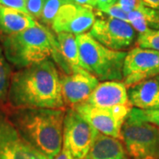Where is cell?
<instances>
[{"label":"cell","instance_id":"6da1fadb","mask_svg":"<svg viewBox=\"0 0 159 159\" xmlns=\"http://www.w3.org/2000/svg\"><path fill=\"white\" fill-rule=\"evenodd\" d=\"M13 108L64 109L60 74L47 58L12 74L8 93Z\"/></svg>","mask_w":159,"mask_h":159},{"label":"cell","instance_id":"7a4b0ae2","mask_svg":"<svg viewBox=\"0 0 159 159\" xmlns=\"http://www.w3.org/2000/svg\"><path fill=\"white\" fill-rule=\"evenodd\" d=\"M64 109L13 108L8 118L23 136L48 159L62 149Z\"/></svg>","mask_w":159,"mask_h":159},{"label":"cell","instance_id":"3957f363","mask_svg":"<svg viewBox=\"0 0 159 159\" xmlns=\"http://www.w3.org/2000/svg\"><path fill=\"white\" fill-rule=\"evenodd\" d=\"M56 36L41 23L16 34L1 36L0 41L8 62L22 69L51 56Z\"/></svg>","mask_w":159,"mask_h":159},{"label":"cell","instance_id":"277c9868","mask_svg":"<svg viewBox=\"0 0 159 159\" xmlns=\"http://www.w3.org/2000/svg\"><path fill=\"white\" fill-rule=\"evenodd\" d=\"M76 40L82 68L99 80H123L124 62L127 52L109 49L89 33L76 35Z\"/></svg>","mask_w":159,"mask_h":159},{"label":"cell","instance_id":"5b68a950","mask_svg":"<svg viewBox=\"0 0 159 159\" xmlns=\"http://www.w3.org/2000/svg\"><path fill=\"white\" fill-rule=\"evenodd\" d=\"M121 135L132 159H159V126L125 120Z\"/></svg>","mask_w":159,"mask_h":159},{"label":"cell","instance_id":"8992f818","mask_svg":"<svg viewBox=\"0 0 159 159\" xmlns=\"http://www.w3.org/2000/svg\"><path fill=\"white\" fill-rule=\"evenodd\" d=\"M98 134V131L87 122L74 108L66 111L63 146L68 149L74 159H84Z\"/></svg>","mask_w":159,"mask_h":159},{"label":"cell","instance_id":"52a82bcc","mask_svg":"<svg viewBox=\"0 0 159 159\" xmlns=\"http://www.w3.org/2000/svg\"><path fill=\"white\" fill-rule=\"evenodd\" d=\"M74 109L99 134L122 141V126L132 106L122 105L113 108H97L86 102H81Z\"/></svg>","mask_w":159,"mask_h":159},{"label":"cell","instance_id":"ba28073f","mask_svg":"<svg viewBox=\"0 0 159 159\" xmlns=\"http://www.w3.org/2000/svg\"><path fill=\"white\" fill-rule=\"evenodd\" d=\"M89 34L103 46L119 51L129 48L135 38V30L129 23L110 16L96 19Z\"/></svg>","mask_w":159,"mask_h":159},{"label":"cell","instance_id":"9c48e42d","mask_svg":"<svg viewBox=\"0 0 159 159\" xmlns=\"http://www.w3.org/2000/svg\"><path fill=\"white\" fill-rule=\"evenodd\" d=\"M0 159H48L23 136L8 116L0 113Z\"/></svg>","mask_w":159,"mask_h":159},{"label":"cell","instance_id":"30bf717a","mask_svg":"<svg viewBox=\"0 0 159 159\" xmlns=\"http://www.w3.org/2000/svg\"><path fill=\"white\" fill-rule=\"evenodd\" d=\"M157 76H159V51L135 47L127 52L124 62L122 80L126 87Z\"/></svg>","mask_w":159,"mask_h":159},{"label":"cell","instance_id":"8fae6325","mask_svg":"<svg viewBox=\"0 0 159 159\" xmlns=\"http://www.w3.org/2000/svg\"><path fill=\"white\" fill-rule=\"evenodd\" d=\"M96 20V15L90 7L66 3L63 5L51 24L52 29L58 33L78 35L90 29Z\"/></svg>","mask_w":159,"mask_h":159},{"label":"cell","instance_id":"7c38bea8","mask_svg":"<svg viewBox=\"0 0 159 159\" xmlns=\"http://www.w3.org/2000/svg\"><path fill=\"white\" fill-rule=\"evenodd\" d=\"M60 81L65 103L71 105L72 108L85 102L99 84V80L84 69L60 75Z\"/></svg>","mask_w":159,"mask_h":159},{"label":"cell","instance_id":"4fadbf2b","mask_svg":"<svg viewBox=\"0 0 159 159\" xmlns=\"http://www.w3.org/2000/svg\"><path fill=\"white\" fill-rule=\"evenodd\" d=\"M83 102L97 108H113L122 105H131L126 86L123 81L118 80H106L99 83Z\"/></svg>","mask_w":159,"mask_h":159},{"label":"cell","instance_id":"5bb4252c","mask_svg":"<svg viewBox=\"0 0 159 159\" xmlns=\"http://www.w3.org/2000/svg\"><path fill=\"white\" fill-rule=\"evenodd\" d=\"M51 56L63 74H73L83 69L80 66L79 47L74 34L58 33Z\"/></svg>","mask_w":159,"mask_h":159},{"label":"cell","instance_id":"9a60e30c","mask_svg":"<svg viewBox=\"0 0 159 159\" xmlns=\"http://www.w3.org/2000/svg\"><path fill=\"white\" fill-rule=\"evenodd\" d=\"M130 104L140 110L159 109V76L140 81L129 87Z\"/></svg>","mask_w":159,"mask_h":159},{"label":"cell","instance_id":"2e32d148","mask_svg":"<svg viewBox=\"0 0 159 159\" xmlns=\"http://www.w3.org/2000/svg\"><path fill=\"white\" fill-rule=\"evenodd\" d=\"M121 140L98 134L84 159H130Z\"/></svg>","mask_w":159,"mask_h":159},{"label":"cell","instance_id":"e0dca14e","mask_svg":"<svg viewBox=\"0 0 159 159\" xmlns=\"http://www.w3.org/2000/svg\"><path fill=\"white\" fill-rule=\"evenodd\" d=\"M35 23L36 20L27 12L0 6V37L21 32Z\"/></svg>","mask_w":159,"mask_h":159},{"label":"cell","instance_id":"ac0fdd59","mask_svg":"<svg viewBox=\"0 0 159 159\" xmlns=\"http://www.w3.org/2000/svg\"><path fill=\"white\" fill-rule=\"evenodd\" d=\"M11 76L10 64L6 59L3 47L0 45V103L8 98Z\"/></svg>","mask_w":159,"mask_h":159},{"label":"cell","instance_id":"d6986e66","mask_svg":"<svg viewBox=\"0 0 159 159\" xmlns=\"http://www.w3.org/2000/svg\"><path fill=\"white\" fill-rule=\"evenodd\" d=\"M125 120L130 122H147L159 126V109L157 110H140L132 108Z\"/></svg>","mask_w":159,"mask_h":159},{"label":"cell","instance_id":"ffe728a7","mask_svg":"<svg viewBox=\"0 0 159 159\" xmlns=\"http://www.w3.org/2000/svg\"><path fill=\"white\" fill-rule=\"evenodd\" d=\"M70 2H71L70 0H46L42 15L39 19L41 22L45 27H48L49 25L51 26L60 7L63 5Z\"/></svg>","mask_w":159,"mask_h":159},{"label":"cell","instance_id":"44dd1931","mask_svg":"<svg viewBox=\"0 0 159 159\" xmlns=\"http://www.w3.org/2000/svg\"><path fill=\"white\" fill-rule=\"evenodd\" d=\"M133 11L136 16L142 19L148 29L159 30V10L142 5Z\"/></svg>","mask_w":159,"mask_h":159},{"label":"cell","instance_id":"7402d4cb","mask_svg":"<svg viewBox=\"0 0 159 159\" xmlns=\"http://www.w3.org/2000/svg\"><path fill=\"white\" fill-rule=\"evenodd\" d=\"M137 47L159 51V30L148 29L139 34L136 40Z\"/></svg>","mask_w":159,"mask_h":159},{"label":"cell","instance_id":"603a6c76","mask_svg":"<svg viewBox=\"0 0 159 159\" xmlns=\"http://www.w3.org/2000/svg\"><path fill=\"white\" fill-rule=\"evenodd\" d=\"M46 0H27V11L34 19L39 20L43 12V9Z\"/></svg>","mask_w":159,"mask_h":159},{"label":"cell","instance_id":"cb8c5ba5","mask_svg":"<svg viewBox=\"0 0 159 159\" xmlns=\"http://www.w3.org/2000/svg\"><path fill=\"white\" fill-rule=\"evenodd\" d=\"M103 13H105L107 16L110 17L115 18L118 20H121L123 21L128 22V17H127V12H125L118 3H116L115 5L112 6H111L110 8H108L107 10H105L104 11H102Z\"/></svg>","mask_w":159,"mask_h":159},{"label":"cell","instance_id":"d4e9b609","mask_svg":"<svg viewBox=\"0 0 159 159\" xmlns=\"http://www.w3.org/2000/svg\"><path fill=\"white\" fill-rule=\"evenodd\" d=\"M26 3L27 0H0V6H6L28 13Z\"/></svg>","mask_w":159,"mask_h":159},{"label":"cell","instance_id":"484cf974","mask_svg":"<svg viewBox=\"0 0 159 159\" xmlns=\"http://www.w3.org/2000/svg\"><path fill=\"white\" fill-rule=\"evenodd\" d=\"M117 3L127 13L136 10L140 6L144 5L142 0H118Z\"/></svg>","mask_w":159,"mask_h":159},{"label":"cell","instance_id":"4316f807","mask_svg":"<svg viewBox=\"0 0 159 159\" xmlns=\"http://www.w3.org/2000/svg\"><path fill=\"white\" fill-rule=\"evenodd\" d=\"M118 2V0H92L91 8H95L99 11H104Z\"/></svg>","mask_w":159,"mask_h":159},{"label":"cell","instance_id":"83f0119b","mask_svg":"<svg viewBox=\"0 0 159 159\" xmlns=\"http://www.w3.org/2000/svg\"><path fill=\"white\" fill-rule=\"evenodd\" d=\"M53 159H74V157H72V155L68 151V149L63 146L61 151L57 154V156Z\"/></svg>","mask_w":159,"mask_h":159},{"label":"cell","instance_id":"f1b7e54d","mask_svg":"<svg viewBox=\"0 0 159 159\" xmlns=\"http://www.w3.org/2000/svg\"><path fill=\"white\" fill-rule=\"evenodd\" d=\"M144 6L150 7L152 9L159 10V0H142Z\"/></svg>","mask_w":159,"mask_h":159},{"label":"cell","instance_id":"f546056e","mask_svg":"<svg viewBox=\"0 0 159 159\" xmlns=\"http://www.w3.org/2000/svg\"><path fill=\"white\" fill-rule=\"evenodd\" d=\"M71 2H73L76 5L82 6H87V7H90L92 6V0H70Z\"/></svg>","mask_w":159,"mask_h":159}]
</instances>
